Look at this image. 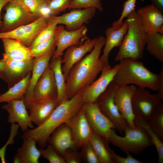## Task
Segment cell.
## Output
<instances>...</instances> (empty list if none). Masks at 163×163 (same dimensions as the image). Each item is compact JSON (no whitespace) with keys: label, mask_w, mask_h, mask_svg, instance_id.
<instances>
[{"label":"cell","mask_w":163,"mask_h":163,"mask_svg":"<svg viewBox=\"0 0 163 163\" xmlns=\"http://www.w3.org/2000/svg\"><path fill=\"white\" fill-rule=\"evenodd\" d=\"M105 43L104 37H97L93 50L71 68L66 83L67 99L81 92L95 80L101 72L104 64L100 55Z\"/></svg>","instance_id":"cell-1"},{"label":"cell","mask_w":163,"mask_h":163,"mask_svg":"<svg viewBox=\"0 0 163 163\" xmlns=\"http://www.w3.org/2000/svg\"><path fill=\"white\" fill-rule=\"evenodd\" d=\"M84 104L81 92L70 99L64 100L43 123L35 128L25 131L22 135L23 139H32L41 147H44L48 138L53 131L77 113Z\"/></svg>","instance_id":"cell-2"},{"label":"cell","mask_w":163,"mask_h":163,"mask_svg":"<svg viewBox=\"0 0 163 163\" xmlns=\"http://www.w3.org/2000/svg\"><path fill=\"white\" fill-rule=\"evenodd\" d=\"M119 62L120 67L113 80L117 85H133L157 91L159 74L149 70L139 60L126 58Z\"/></svg>","instance_id":"cell-3"},{"label":"cell","mask_w":163,"mask_h":163,"mask_svg":"<svg viewBox=\"0 0 163 163\" xmlns=\"http://www.w3.org/2000/svg\"><path fill=\"white\" fill-rule=\"evenodd\" d=\"M128 29L115 56V61L126 58L139 60L142 58L145 46L146 33L134 10L126 17Z\"/></svg>","instance_id":"cell-4"},{"label":"cell","mask_w":163,"mask_h":163,"mask_svg":"<svg viewBox=\"0 0 163 163\" xmlns=\"http://www.w3.org/2000/svg\"><path fill=\"white\" fill-rule=\"evenodd\" d=\"M133 129L129 127L124 132L123 136L112 129L108 141L118 147L126 154H140L148 148L154 145L153 142L146 130L142 127L135 125Z\"/></svg>","instance_id":"cell-5"},{"label":"cell","mask_w":163,"mask_h":163,"mask_svg":"<svg viewBox=\"0 0 163 163\" xmlns=\"http://www.w3.org/2000/svg\"><path fill=\"white\" fill-rule=\"evenodd\" d=\"M3 8L5 12L3 15L0 32L9 31L19 27L30 24L39 18L16 0H11Z\"/></svg>","instance_id":"cell-6"},{"label":"cell","mask_w":163,"mask_h":163,"mask_svg":"<svg viewBox=\"0 0 163 163\" xmlns=\"http://www.w3.org/2000/svg\"><path fill=\"white\" fill-rule=\"evenodd\" d=\"M117 85L113 81L96 101L101 111L110 120L121 134L129 126L121 115L114 101V95Z\"/></svg>","instance_id":"cell-7"},{"label":"cell","mask_w":163,"mask_h":163,"mask_svg":"<svg viewBox=\"0 0 163 163\" xmlns=\"http://www.w3.org/2000/svg\"><path fill=\"white\" fill-rule=\"evenodd\" d=\"M162 102L158 93L152 94L146 88L137 87L131 99L135 117L147 120Z\"/></svg>","instance_id":"cell-8"},{"label":"cell","mask_w":163,"mask_h":163,"mask_svg":"<svg viewBox=\"0 0 163 163\" xmlns=\"http://www.w3.org/2000/svg\"><path fill=\"white\" fill-rule=\"evenodd\" d=\"M88 30L85 25L74 30H66L62 25L57 26L54 36L56 48L51 59L62 57L67 49L82 43L84 40L87 39L86 34Z\"/></svg>","instance_id":"cell-9"},{"label":"cell","mask_w":163,"mask_h":163,"mask_svg":"<svg viewBox=\"0 0 163 163\" xmlns=\"http://www.w3.org/2000/svg\"><path fill=\"white\" fill-rule=\"evenodd\" d=\"M119 64L111 67L110 65H104L99 78L94 80L81 92L85 104L96 101L98 97L107 89L119 69Z\"/></svg>","instance_id":"cell-10"},{"label":"cell","mask_w":163,"mask_h":163,"mask_svg":"<svg viewBox=\"0 0 163 163\" xmlns=\"http://www.w3.org/2000/svg\"><path fill=\"white\" fill-rule=\"evenodd\" d=\"M49 18L40 16L30 24L9 31L0 32V39L7 38L15 39L29 47L37 35L49 24Z\"/></svg>","instance_id":"cell-11"},{"label":"cell","mask_w":163,"mask_h":163,"mask_svg":"<svg viewBox=\"0 0 163 163\" xmlns=\"http://www.w3.org/2000/svg\"><path fill=\"white\" fill-rule=\"evenodd\" d=\"M83 108L86 119L93 132L104 138L108 141L112 129H115L113 123L101 111L96 102L85 104Z\"/></svg>","instance_id":"cell-12"},{"label":"cell","mask_w":163,"mask_h":163,"mask_svg":"<svg viewBox=\"0 0 163 163\" xmlns=\"http://www.w3.org/2000/svg\"><path fill=\"white\" fill-rule=\"evenodd\" d=\"M65 123L70 129L76 148H81L89 142L93 132L86 117L83 106L77 113Z\"/></svg>","instance_id":"cell-13"},{"label":"cell","mask_w":163,"mask_h":163,"mask_svg":"<svg viewBox=\"0 0 163 163\" xmlns=\"http://www.w3.org/2000/svg\"><path fill=\"white\" fill-rule=\"evenodd\" d=\"M137 88L134 85H117L115 90L114 99L120 113L125 119L129 126L132 129L136 128L131 104L133 93Z\"/></svg>","instance_id":"cell-14"},{"label":"cell","mask_w":163,"mask_h":163,"mask_svg":"<svg viewBox=\"0 0 163 163\" xmlns=\"http://www.w3.org/2000/svg\"><path fill=\"white\" fill-rule=\"evenodd\" d=\"M96 40L97 38L87 39L82 43L71 46L66 50L61 60L62 70L66 81L71 68L93 50Z\"/></svg>","instance_id":"cell-15"},{"label":"cell","mask_w":163,"mask_h":163,"mask_svg":"<svg viewBox=\"0 0 163 163\" xmlns=\"http://www.w3.org/2000/svg\"><path fill=\"white\" fill-rule=\"evenodd\" d=\"M136 11L146 33L158 32L163 35V12L152 4Z\"/></svg>","instance_id":"cell-16"},{"label":"cell","mask_w":163,"mask_h":163,"mask_svg":"<svg viewBox=\"0 0 163 163\" xmlns=\"http://www.w3.org/2000/svg\"><path fill=\"white\" fill-rule=\"evenodd\" d=\"M57 95L53 72L49 65L34 88L32 103L57 99Z\"/></svg>","instance_id":"cell-17"},{"label":"cell","mask_w":163,"mask_h":163,"mask_svg":"<svg viewBox=\"0 0 163 163\" xmlns=\"http://www.w3.org/2000/svg\"><path fill=\"white\" fill-rule=\"evenodd\" d=\"M96 9L91 8L74 9L59 16H51V19L58 24L64 25L68 30L78 29L94 16Z\"/></svg>","instance_id":"cell-18"},{"label":"cell","mask_w":163,"mask_h":163,"mask_svg":"<svg viewBox=\"0 0 163 163\" xmlns=\"http://www.w3.org/2000/svg\"><path fill=\"white\" fill-rule=\"evenodd\" d=\"M7 103L2 106V108L6 110L8 113L9 123L11 124L17 123L24 132L27 130L28 128H34L33 123L27 110L24 97Z\"/></svg>","instance_id":"cell-19"},{"label":"cell","mask_w":163,"mask_h":163,"mask_svg":"<svg viewBox=\"0 0 163 163\" xmlns=\"http://www.w3.org/2000/svg\"><path fill=\"white\" fill-rule=\"evenodd\" d=\"M6 67L4 81L9 88L20 81L29 73L33 69L34 58L26 61H17L3 56Z\"/></svg>","instance_id":"cell-20"},{"label":"cell","mask_w":163,"mask_h":163,"mask_svg":"<svg viewBox=\"0 0 163 163\" xmlns=\"http://www.w3.org/2000/svg\"><path fill=\"white\" fill-rule=\"evenodd\" d=\"M55 50L38 57L34 58V63L29 86L24 97V102L27 109L32 102L34 88L47 67Z\"/></svg>","instance_id":"cell-21"},{"label":"cell","mask_w":163,"mask_h":163,"mask_svg":"<svg viewBox=\"0 0 163 163\" xmlns=\"http://www.w3.org/2000/svg\"><path fill=\"white\" fill-rule=\"evenodd\" d=\"M47 142L62 156L67 150L75 148L70 129L66 123L61 124L53 131Z\"/></svg>","instance_id":"cell-22"},{"label":"cell","mask_w":163,"mask_h":163,"mask_svg":"<svg viewBox=\"0 0 163 163\" xmlns=\"http://www.w3.org/2000/svg\"><path fill=\"white\" fill-rule=\"evenodd\" d=\"M126 20L123 21L122 25L117 29L111 26L108 27L105 30V43L101 59L106 65H110L109 56L112 50L115 47L119 46L121 44L128 29Z\"/></svg>","instance_id":"cell-23"},{"label":"cell","mask_w":163,"mask_h":163,"mask_svg":"<svg viewBox=\"0 0 163 163\" xmlns=\"http://www.w3.org/2000/svg\"><path fill=\"white\" fill-rule=\"evenodd\" d=\"M59 104L57 99L32 102L28 108L31 121L37 126L40 125L48 119Z\"/></svg>","instance_id":"cell-24"},{"label":"cell","mask_w":163,"mask_h":163,"mask_svg":"<svg viewBox=\"0 0 163 163\" xmlns=\"http://www.w3.org/2000/svg\"><path fill=\"white\" fill-rule=\"evenodd\" d=\"M4 49L3 56L17 61H26L33 58L30 48L19 40L10 38L2 39Z\"/></svg>","instance_id":"cell-25"},{"label":"cell","mask_w":163,"mask_h":163,"mask_svg":"<svg viewBox=\"0 0 163 163\" xmlns=\"http://www.w3.org/2000/svg\"><path fill=\"white\" fill-rule=\"evenodd\" d=\"M36 143L32 139H23L22 145L18 149L14 157V163H38L41 154Z\"/></svg>","instance_id":"cell-26"},{"label":"cell","mask_w":163,"mask_h":163,"mask_svg":"<svg viewBox=\"0 0 163 163\" xmlns=\"http://www.w3.org/2000/svg\"><path fill=\"white\" fill-rule=\"evenodd\" d=\"M99 159L100 163H115L109 143L103 137L93 132L89 141Z\"/></svg>","instance_id":"cell-27"},{"label":"cell","mask_w":163,"mask_h":163,"mask_svg":"<svg viewBox=\"0 0 163 163\" xmlns=\"http://www.w3.org/2000/svg\"><path fill=\"white\" fill-rule=\"evenodd\" d=\"M31 74V72L29 73L9 88L5 92L0 94V103L19 100L24 97L29 86Z\"/></svg>","instance_id":"cell-28"},{"label":"cell","mask_w":163,"mask_h":163,"mask_svg":"<svg viewBox=\"0 0 163 163\" xmlns=\"http://www.w3.org/2000/svg\"><path fill=\"white\" fill-rule=\"evenodd\" d=\"M62 57L50 59L49 66L53 72L57 89V99L59 103L66 99V83L62 70Z\"/></svg>","instance_id":"cell-29"},{"label":"cell","mask_w":163,"mask_h":163,"mask_svg":"<svg viewBox=\"0 0 163 163\" xmlns=\"http://www.w3.org/2000/svg\"><path fill=\"white\" fill-rule=\"evenodd\" d=\"M145 46L151 55L163 62V35L158 32L146 33Z\"/></svg>","instance_id":"cell-30"},{"label":"cell","mask_w":163,"mask_h":163,"mask_svg":"<svg viewBox=\"0 0 163 163\" xmlns=\"http://www.w3.org/2000/svg\"><path fill=\"white\" fill-rule=\"evenodd\" d=\"M134 124L140 126L147 132L151 139L156 149L158 155V163L163 162V142L158 136L151 129L148 124L147 121L135 117Z\"/></svg>","instance_id":"cell-31"},{"label":"cell","mask_w":163,"mask_h":163,"mask_svg":"<svg viewBox=\"0 0 163 163\" xmlns=\"http://www.w3.org/2000/svg\"><path fill=\"white\" fill-rule=\"evenodd\" d=\"M147 121L151 129L163 140V104L162 103L155 110Z\"/></svg>","instance_id":"cell-32"},{"label":"cell","mask_w":163,"mask_h":163,"mask_svg":"<svg viewBox=\"0 0 163 163\" xmlns=\"http://www.w3.org/2000/svg\"><path fill=\"white\" fill-rule=\"evenodd\" d=\"M57 25L56 23L50 17L49 24L37 35L29 47L48 40L53 37L54 36Z\"/></svg>","instance_id":"cell-33"},{"label":"cell","mask_w":163,"mask_h":163,"mask_svg":"<svg viewBox=\"0 0 163 163\" xmlns=\"http://www.w3.org/2000/svg\"><path fill=\"white\" fill-rule=\"evenodd\" d=\"M54 36L48 40L30 48L33 58L42 56L55 50V39Z\"/></svg>","instance_id":"cell-34"},{"label":"cell","mask_w":163,"mask_h":163,"mask_svg":"<svg viewBox=\"0 0 163 163\" xmlns=\"http://www.w3.org/2000/svg\"><path fill=\"white\" fill-rule=\"evenodd\" d=\"M91 8L101 11L104 10L101 0H72L68 8L81 9Z\"/></svg>","instance_id":"cell-35"},{"label":"cell","mask_w":163,"mask_h":163,"mask_svg":"<svg viewBox=\"0 0 163 163\" xmlns=\"http://www.w3.org/2000/svg\"><path fill=\"white\" fill-rule=\"evenodd\" d=\"M43 156L50 163H66L63 157L60 155L53 147L49 144L45 149H39Z\"/></svg>","instance_id":"cell-36"},{"label":"cell","mask_w":163,"mask_h":163,"mask_svg":"<svg viewBox=\"0 0 163 163\" xmlns=\"http://www.w3.org/2000/svg\"><path fill=\"white\" fill-rule=\"evenodd\" d=\"M137 0H127L124 2L123 9L119 19L114 21L112 27L114 29L120 28L123 24V19L134 10Z\"/></svg>","instance_id":"cell-37"},{"label":"cell","mask_w":163,"mask_h":163,"mask_svg":"<svg viewBox=\"0 0 163 163\" xmlns=\"http://www.w3.org/2000/svg\"><path fill=\"white\" fill-rule=\"evenodd\" d=\"M72 0H50L47 3L52 16H56L68 8Z\"/></svg>","instance_id":"cell-38"},{"label":"cell","mask_w":163,"mask_h":163,"mask_svg":"<svg viewBox=\"0 0 163 163\" xmlns=\"http://www.w3.org/2000/svg\"><path fill=\"white\" fill-rule=\"evenodd\" d=\"M80 152L82 159L88 163H100L98 157L90 142L81 147Z\"/></svg>","instance_id":"cell-39"},{"label":"cell","mask_w":163,"mask_h":163,"mask_svg":"<svg viewBox=\"0 0 163 163\" xmlns=\"http://www.w3.org/2000/svg\"><path fill=\"white\" fill-rule=\"evenodd\" d=\"M22 4L31 13L40 17V11L47 3L42 0H16Z\"/></svg>","instance_id":"cell-40"},{"label":"cell","mask_w":163,"mask_h":163,"mask_svg":"<svg viewBox=\"0 0 163 163\" xmlns=\"http://www.w3.org/2000/svg\"><path fill=\"white\" fill-rule=\"evenodd\" d=\"M62 156L66 163H80L82 160L80 152L77 149L73 147L67 150Z\"/></svg>","instance_id":"cell-41"},{"label":"cell","mask_w":163,"mask_h":163,"mask_svg":"<svg viewBox=\"0 0 163 163\" xmlns=\"http://www.w3.org/2000/svg\"><path fill=\"white\" fill-rule=\"evenodd\" d=\"M19 127L15 125H11V133L10 137L6 144L0 149V158L1 159L2 163H6V161L5 158V152L7 145L9 144H12L14 143V136L17 134L18 132Z\"/></svg>","instance_id":"cell-42"},{"label":"cell","mask_w":163,"mask_h":163,"mask_svg":"<svg viewBox=\"0 0 163 163\" xmlns=\"http://www.w3.org/2000/svg\"><path fill=\"white\" fill-rule=\"evenodd\" d=\"M112 154L115 163H143L141 161L133 157L130 153L126 154V157H123L116 154L113 150Z\"/></svg>","instance_id":"cell-43"},{"label":"cell","mask_w":163,"mask_h":163,"mask_svg":"<svg viewBox=\"0 0 163 163\" xmlns=\"http://www.w3.org/2000/svg\"><path fill=\"white\" fill-rule=\"evenodd\" d=\"M159 74L157 93L162 101H163V65L161 67Z\"/></svg>","instance_id":"cell-44"},{"label":"cell","mask_w":163,"mask_h":163,"mask_svg":"<svg viewBox=\"0 0 163 163\" xmlns=\"http://www.w3.org/2000/svg\"><path fill=\"white\" fill-rule=\"evenodd\" d=\"M6 67L3 59H0V78L4 80Z\"/></svg>","instance_id":"cell-45"},{"label":"cell","mask_w":163,"mask_h":163,"mask_svg":"<svg viewBox=\"0 0 163 163\" xmlns=\"http://www.w3.org/2000/svg\"><path fill=\"white\" fill-rule=\"evenodd\" d=\"M153 4L162 12H163V0H150Z\"/></svg>","instance_id":"cell-46"},{"label":"cell","mask_w":163,"mask_h":163,"mask_svg":"<svg viewBox=\"0 0 163 163\" xmlns=\"http://www.w3.org/2000/svg\"><path fill=\"white\" fill-rule=\"evenodd\" d=\"M11 0H0V27L2 22L1 15L2 10L6 4Z\"/></svg>","instance_id":"cell-47"},{"label":"cell","mask_w":163,"mask_h":163,"mask_svg":"<svg viewBox=\"0 0 163 163\" xmlns=\"http://www.w3.org/2000/svg\"><path fill=\"white\" fill-rule=\"evenodd\" d=\"M42 0L47 3L48 2H49L50 0Z\"/></svg>","instance_id":"cell-48"}]
</instances>
